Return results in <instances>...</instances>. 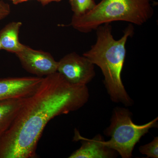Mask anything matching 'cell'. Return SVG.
<instances>
[{"label": "cell", "mask_w": 158, "mask_h": 158, "mask_svg": "<svg viewBox=\"0 0 158 158\" xmlns=\"http://www.w3.org/2000/svg\"><path fill=\"white\" fill-rule=\"evenodd\" d=\"M89 97L87 85H72L57 72L44 77L0 137V158L36 157L38 141L49 122L81 109Z\"/></svg>", "instance_id": "6da1fadb"}, {"label": "cell", "mask_w": 158, "mask_h": 158, "mask_svg": "<svg viewBox=\"0 0 158 158\" xmlns=\"http://www.w3.org/2000/svg\"><path fill=\"white\" fill-rule=\"evenodd\" d=\"M95 30L96 42L83 56L101 69L104 84L111 100L126 107L131 106L134 102L125 88L121 74L126 55V44L134 34V27L130 24L118 40L113 37L110 23L102 25Z\"/></svg>", "instance_id": "7a4b0ae2"}, {"label": "cell", "mask_w": 158, "mask_h": 158, "mask_svg": "<svg viewBox=\"0 0 158 158\" xmlns=\"http://www.w3.org/2000/svg\"><path fill=\"white\" fill-rule=\"evenodd\" d=\"M155 2V0H102L87 14L73 15L69 26L85 34L113 22H126L141 26L153 15Z\"/></svg>", "instance_id": "3957f363"}, {"label": "cell", "mask_w": 158, "mask_h": 158, "mask_svg": "<svg viewBox=\"0 0 158 158\" xmlns=\"http://www.w3.org/2000/svg\"><path fill=\"white\" fill-rule=\"evenodd\" d=\"M132 113L127 108H114L110 126L104 131L105 135L110 137L104 143L109 148L114 150L122 158H131L136 144L150 129L158 126V117L143 125L135 124Z\"/></svg>", "instance_id": "277c9868"}, {"label": "cell", "mask_w": 158, "mask_h": 158, "mask_svg": "<svg viewBox=\"0 0 158 158\" xmlns=\"http://www.w3.org/2000/svg\"><path fill=\"white\" fill-rule=\"evenodd\" d=\"M57 72L73 85H87L95 76L94 64L76 52L67 54L58 61Z\"/></svg>", "instance_id": "5b68a950"}, {"label": "cell", "mask_w": 158, "mask_h": 158, "mask_svg": "<svg viewBox=\"0 0 158 158\" xmlns=\"http://www.w3.org/2000/svg\"><path fill=\"white\" fill-rule=\"evenodd\" d=\"M23 68L29 73L43 77L57 72L58 62L49 53L25 45L15 54Z\"/></svg>", "instance_id": "8992f818"}, {"label": "cell", "mask_w": 158, "mask_h": 158, "mask_svg": "<svg viewBox=\"0 0 158 158\" xmlns=\"http://www.w3.org/2000/svg\"><path fill=\"white\" fill-rule=\"evenodd\" d=\"M43 78L38 77L0 78V100L31 96Z\"/></svg>", "instance_id": "52a82bcc"}, {"label": "cell", "mask_w": 158, "mask_h": 158, "mask_svg": "<svg viewBox=\"0 0 158 158\" xmlns=\"http://www.w3.org/2000/svg\"><path fill=\"white\" fill-rule=\"evenodd\" d=\"M74 140L81 141V146L74 152L69 158H113L117 156L116 151L105 145V140L100 135L92 139L84 138L75 129Z\"/></svg>", "instance_id": "ba28073f"}, {"label": "cell", "mask_w": 158, "mask_h": 158, "mask_svg": "<svg viewBox=\"0 0 158 158\" xmlns=\"http://www.w3.org/2000/svg\"><path fill=\"white\" fill-rule=\"evenodd\" d=\"M28 98L0 100V137L11 127Z\"/></svg>", "instance_id": "9c48e42d"}, {"label": "cell", "mask_w": 158, "mask_h": 158, "mask_svg": "<svg viewBox=\"0 0 158 158\" xmlns=\"http://www.w3.org/2000/svg\"><path fill=\"white\" fill-rule=\"evenodd\" d=\"M21 22H12L0 31V42L2 49L16 54L22 50L24 45L20 42L19 35L22 26Z\"/></svg>", "instance_id": "30bf717a"}, {"label": "cell", "mask_w": 158, "mask_h": 158, "mask_svg": "<svg viewBox=\"0 0 158 158\" xmlns=\"http://www.w3.org/2000/svg\"><path fill=\"white\" fill-rule=\"evenodd\" d=\"M74 16H81L90 12L96 6L94 0H69Z\"/></svg>", "instance_id": "8fae6325"}, {"label": "cell", "mask_w": 158, "mask_h": 158, "mask_svg": "<svg viewBox=\"0 0 158 158\" xmlns=\"http://www.w3.org/2000/svg\"><path fill=\"white\" fill-rule=\"evenodd\" d=\"M140 152L147 156L148 158H158V137H155L151 142L141 145L139 148Z\"/></svg>", "instance_id": "7c38bea8"}, {"label": "cell", "mask_w": 158, "mask_h": 158, "mask_svg": "<svg viewBox=\"0 0 158 158\" xmlns=\"http://www.w3.org/2000/svg\"><path fill=\"white\" fill-rule=\"evenodd\" d=\"M10 12V5L3 0H0V21L7 17Z\"/></svg>", "instance_id": "4fadbf2b"}, {"label": "cell", "mask_w": 158, "mask_h": 158, "mask_svg": "<svg viewBox=\"0 0 158 158\" xmlns=\"http://www.w3.org/2000/svg\"><path fill=\"white\" fill-rule=\"evenodd\" d=\"M37 1L41 3L42 6H45L46 5H48L49 3L52 2H59L62 1V0H37Z\"/></svg>", "instance_id": "5bb4252c"}, {"label": "cell", "mask_w": 158, "mask_h": 158, "mask_svg": "<svg viewBox=\"0 0 158 158\" xmlns=\"http://www.w3.org/2000/svg\"><path fill=\"white\" fill-rule=\"evenodd\" d=\"M29 1H30V0H11L12 3L15 5H18V4Z\"/></svg>", "instance_id": "9a60e30c"}, {"label": "cell", "mask_w": 158, "mask_h": 158, "mask_svg": "<svg viewBox=\"0 0 158 158\" xmlns=\"http://www.w3.org/2000/svg\"><path fill=\"white\" fill-rule=\"evenodd\" d=\"M1 50H2V45H1V42H0V51H1Z\"/></svg>", "instance_id": "2e32d148"}]
</instances>
